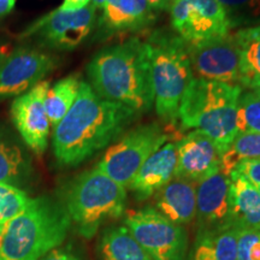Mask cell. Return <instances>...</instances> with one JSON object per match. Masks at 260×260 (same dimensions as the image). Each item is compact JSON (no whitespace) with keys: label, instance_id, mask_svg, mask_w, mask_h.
I'll use <instances>...</instances> for the list:
<instances>
[{"label":"cell","instance_id":"cell-27","mask_svg":"<svg viewBox=\"0 0 260 260\" xmlns=\"http://www.w3.org/2000/svg\"><path fill=\"white\" fill-rule=\"evenodd\" d=\"M225 11L230 29L260 23V0H217Z\"/></svg>","mask_w":260,"mask_h":260},{"label":"cell","instance_id":"cell-32","mask_svg":"<svg viewBox=\"0 0 260 260\" xmlns=\"http://www.w3.org/2000/svg\"><path fill=\"white\" fill-rule=\"evenodd\" d=\"M89 2L90 0H64L60 9L65 10V11H76V10H81L88 6Z\"/></svg>","mask_w":260,"mask_h":260},{"label":"cell","instance_id":"cell-29","mask_svg":"<svg viewBox=\"0 0 260 260\" xmlns=\"http://www.w3.org/2000/svg\"><path fill=\"white\" fill-rule=\"evenodd\" d=\"M236 260H260V229H241Z\"/></svg>","mask_w":260,"mask_h":260},{"label":"cell","instance_id":"cell-31","mask_svg":"<svg viewBox=\"0 0 260 260\" xmlns=\"http://www.w3.org/2000/svg\"><path fill=\"white\" fill-rule=\"evenodd\" d=\"M40 260H81L73 251L68 248H54L42 256Z\"/></svg>","mask_w":260,"mask_h":260},{"label":"cell","instance_id":"cell-13","mask_svg":"<svg viewBox=\"0 0 260 260\" xmlns=\"http://www.w3.org/2000/svg\"><path fill=\"white\" fill-rule=\"evenodd\" d=\"M50 83H38L29 92L21 94L11 106V116L16 128L28 147L37 154H42L47 148L50 121L45 109V99Z\"/></svg>","mask_w":260,"mask_h":260},{"label":"cell","instance_id":"cell-9","mask_svg":"<svg viewBox=\"0 0 260 260\" xmlns=\"http://www.w3.org/2000/svg\"><path fill=\"white\" fill-rule=\"evenodd\" d=\"M95 21V8L88 5L76 11L60 8L39 18L22 32L21 39L35 38L47 47L73 50L89 35Z\"/></svg>","mask_w":260,"mask_h":260},{"label":"cell","instance_id":"cell-20","mask_svg":"<svg viewBox=\"0 0 260 260\" xmlns=\"http://www.w3.org/2000/svg\"><path fill=\"white\" fill-rule=\"evenodd\" d=\"M239 228L198 232L187 260H236Z\"/></svg>","mask_w":260,"mask_h":260},{"label":"cell","instance_id":"cell-22","mask_svg":"<svg viewBox=\"0 0 260 260\" xmlns=\"http://www.w3.org/2000/svg\"><path fill=\"white\" fill-rule=\"evenodd\" d=\"M98 249L100 260H153L124 225L106 229Z\"/></svg>","mask_w":260,"mask_h":260},{"label":"cell","instance_id":"cell-10","mask_svg":"<svg viewBox=\"0 0 260 260\" xmlns=\"http://www.w3.org/2000/svg\"><path fill=\"white\" fill-rule=\"evenodd\" d=\"M194 79L239 84L240 53L235 34L187 44Z\"/></svg>","mask_w":260,"mask_h":260},{"label":"cell","instance_id":"cell-5","mask_svg":"<svg viewBox=\"0 0 260 260\" xmlns=\"http://www.w3.org/2000/svg\"><path fill=\"white\" fill-rule=\"evenodd\" d=\"M146 42L151 48L155 110L161 119L175 123L184 93L194 79L187 42L165 29L152 32Z\"/></svg>","mask_w":260,"mask_h":260},{"label":"cell","instance_id":"cell-7","mask_svg":"<svg viewBox=\"0 0 260 260\" xmlns=\"http://www.w3.org/2000/svg\"><path fill=\"white\" fill-rule=\"evenodd\" d=\"M167 140L168 135L157 123L136 126L107 149L96 168L116 183L128 188L140 168Z\"/></svg>","mask_w":260,"mask_h":260},{"label":"cell","instance_id":"cell-21","mask_svg":"<svg viewBox=\"0 0 260 260\" xmlns=\"http://www.w3.org/2000/svg\"><path fill=\"white\" fill-rule=\"evenodd\" d=\"M240 53L239 86L260 88V24L235 32Z\"/></svg>","mask_w":260,"mask_h":260},{"label":"cell","instance_id":"cell-1","mask_svg":"<svg viewBox=\"0 0 260 260\" xmlns=\"http://www.w3.org/2000/svg\"><path fill=\"white\" fill-rule=\"evenodd\" d=\"M138 117L128 107L103 99L81 81L76 100L53 134V151L63 167H76L105 148Z\"/></svg>","mask_w":260,"mask_h":260},{"label":"cell","instance_id":"cell-4","mask_svg":"<svg viewBox=\"0 0 260 260\" xmlns=\"http://www.w3.org/2000/svg\"><path fill=\"white\" fill-rule=\"evenodd\" d=\"M242 87L193 79L182 99L178 118L184 128L199 130L224 153L237 135V105Z\"/></svg>","mask_w":260,"mask_h":260},{"label":"cell","instance_id":"cell-15","mask_svg":"<svg viewBox=\"0 0 260 260\" xmlns=\"http://www.w3.org/2000/svg\"><path fill=\"white\" fill-rule=\"evenodd\" d=\"M229 176L218 170L197 183L198 232L232 228L229 212Z\"/></svg>","mask_w":260,"mask_h":260},{"label":"cell","instance_id":"cell-30","mask_svg":"<svg viewBox=\"0 0 260 260\" xmlns=\"http://www.w3.org/2000/svg\"><path fill=\"white\" fill-rule=\"evenodd\" d=\"M233 171L242 175L254 187L260 186V158L246 159V160L240 161Z\"/></svg>","mask_w":260,"mask_h":260},{"label":"cell","instance_id":"cell-17","mask_svg":"<svg viewBox=\"0 0 260 260\" xmlns=\"http://www.w3.org/2000/svg\"><path fill=\"white\" fill-rule=\"evenodd\" d=\"M154 209L178 225L189 224L197 213V183L172 177L154 194Z\"/></svg>","mask_w":260,"mask_h":260},{"label":"cell","instance_id":"cell-34","mask_svg":"<svg viewBox=\"0 0 260 260\" xmlns=\"http://www.w3.org/2000/svg\"><path fill=\"white\" fill-rule=\"evenodd\" d=\"M16 0H0V18H3L15 8Z\"/></svg>","mask_w":260,"mask_h":260},{"label":"cell","instance_id":"cell-19","mask_svg":"<svg viewBox=\"0 0 260 260\" xmlns=\"http://www.w3.org/2000/svg\"><path fill=\"white\" fill-rule=\"evenodd\" d=\"M102 25L106 31H139L155 21L147 0H106Z\"/></svg>","mask_w":260,"mask_h":260},{"label":"cell","instance_id":"cell-24","mask_svg":"<svg viewBox=\"0 0 260 260\" xmlns=\"http://www.w3.org/2000/svg\"><path fill=\"white\" fill-rule=\"evenodd\" d=\"M28 171L27 159L23 151L8 135L0 129V182L16 183L24 177Z\"/></svg>","mask_w":260,"mask_h":260},{"label":"cell","instance_id":"cell-14","mask_svg":"<svg viewBox=\"0 0 260 260\" xmlns=\"http://www.w3.org/2000/svg\"><path fill=\"white\" fill-rule=\"evenodd\" d=\"M177 164L174 177L199 183L220 170L222 153L206 134L194 130L176 144Z\"/></svg>","mask_w":260,"mask_h":260},{"label":"cell","instance_id":"cell-12","mask_svg":"<svg viewBox=\"0 0 260 260\" xmlns=\"http://www.w3.org/2000/svg\"><path fill=\"white\" fill-rule=\"evenodd\" d=\"M57 59L34 48L19 47L0 67V100L21 95L56 68Z\"/></svg>","mask_w":260,"mask_h":260},{"label":"cell","instance_id":"cell-26","mask_svg":"<svg viewBox=\"0 0 260 260\" xmlns=\"http://www.w3.org/2000/svg\"><path fill=\"white\" fill-rule=\"evenodd\" d=\"M236 125L239 133L260 134V88L241 93L237 105Z\"/></svg>","mask_w":260,"mask_h":260},{"label":"cell","instance_id":"cell-16","mask_svg":"<svg viewBox=\"0 0 260 260\" xmlns=\"http://www.w3.org/2000/svg\"><path fill=\"white\" fill-rule=\"evenodd\" d=\"M177 164L176 144H165L144 162L128 188L135 199L144 201L161 189L174 177Z\"/></svg>","mask_w":260,"mask_h":260},{"label":"cell","instance_id":"cell-2","mask_svg":"<svg viewBox=\"0 0 260 260\" xmlns=\"http://www.w3.org/2000/svg\"><path fill=\"white\" fill-rule=\"evenodd\" d=\"M87 75L89 86L103 99L136 113L153 105L151 48L139 38L98 52L87 67Z\"/></svg>","mask_w":260,"mask_h":260},{"label":"cell","instance_id":"cell-38","mask_svg":"<svg viewBox=\"0 0 260 260\" xmlns=\"http://www.w3.org/2000/svg\"><path fill=\"white\" fill-rule=\"evenodd\" d=\"M256 189H258V191H259V194H260V186H259V187H256Z\"/></svg>","mask_w":260,"mask_h":260},{"label":"cell","instance_id":"cell-6","mask_svg":"<svg viewBox=\"0 0 260 260\" xmlns=\"http://www.w3.org/2000/svg\"><path fill=\"white\" fill-rule=\"evenodd\" d=\"M125 204V188L95 167L71 182L64 206L80 235L92 239L103 223L122 216Z\"/></svg>","mask_w":260,"mask_h":260},{"label":"cell","instance_id":"cell-28","mask_svg":"<svg viewBox=\"0 0 260 260\" xmlns=\"http://www.w3.org/2000/svg\"><path fill=\"white\" fill-rule=\"evenodd\" d=\"M28 201V195L23 190L12 184L0 182V217L3 223H8L10 219L22 212Z\"/></svg>","mask_w":260,"mask_h":260},{"label":"cell","instance_id":"cell-25","mask_svg":"<svg viewBox=\"0 0 260 260\" xmlns=\"http://www.w3.org/2000/svg\"><path fill=\"white\" fill-rule=\"evenodd\" d=\"M255 158H260L259 133H237L235 139L220 157V170L229 176L240 161Z\"/></svg>","mask_w":260,"mask_h":260},{"label":"cell","instance_id":"cell-36","mask_svg":"<svg viewBox=\"0 0 260 260\" xmlns=\"http://www.w3.org/2000/svg\"><path fill=\"white\" fill-rule=\"evenodd\" d=\"M106 0H93V6L94 8H104V5H105Z\"/></svg>","mask_w":260,"mask_h":260},{"label":"cell","instance_id":"cell-33","mask_svg":"<svg viewBox=\"0 0 260 260\" xmlns=\"http://www.w3.org/2000/svg\"><path fill=\"white\" fill-rule=\"evenodd\" d=\"M147 3L151 6V9L154 12L157 11H167L170 10L171 6V0H147Z\"/></svg>","mask_w":260,"mask_h":260},{"label":"cell","instance_id":"cell-3","mask_svg":"<svg viewBox=\"0 0 260 260\" xmlns=\"http://www.w3.org/2000/svg\"><path fill=\"white\" fill-rule=\"evenodd\" d=\"M71 226L64 205L48 197L29 199L4 225L0 260H40L58 248Z\"/></svg>","mask_w":260,"mask_h":260},{"label":"cell","instance_id":"cell-37","mask_svg":"<svg viewBox=\"0 0 260 260\" xmlns=\"http://www.w3.org/2000/svg\"><path fill=\"white\" fill-rule=\"evenodd\" d=\"M4 225L5 224H0V252H2V242H3V234H4Z\"/></svg>","mask_w":260,"mask_h":260},{"label":"cell","instance_id":"cell-8","mask_svg":"<svg viewBox=\"0 0 260 260\" xmlns=\"http://www.w3.org/2000/svg\"><path fill=\"white\" fill-rule=\"evenodd\" d=\"M153 260H187L188 234L154 207L128 210L124 224Z\"/></svg>","mask_w":260,"mask_h":260},{"label":"cell","instance_id":"cell-23","mask_svg":"<svg viewBox=\"0 0 260 260\" xmlns=\"http://www.w3.org/2000/svg\"><path fill=\"white\" fill-rule=\"evenodd\" d=\"M80 86L81 81L79 77L68 76L58 81L47 90L45 109H46L48 121L52 125L56 126L69 111L76 100Z\"/></svg>","mask_w":260,"mask_h":260},{"label":"cell","instance_id":"cell-35","mask_svg":"<svg viewBox=\"0 0 260 260\" xmlns=\"http://www.w3.org/2000/svg\"><path fill=\"white\" fill-rule=\"evenodd\" d=\"M8 56H9L8 48L5 46H0V67H2V64L4 63V60L8 58Z\"/></svg>","mask_w":260,"mask_h":260},{"label":"cell","instance_id":"cell-18","mask_svg":"<svg viewBox=\"0 0 260 260\" xmlns=\"http://www.w3.org/2000/svg\"><path fill=\"white\" fill-rule=\"evenodd\" d=\"M230 223L239 229H260V194L239 172L229 175Z\"/></svg>","mask_w":260,"mask_h":260},{"label":"cell","instance_id":"cell-11","mask_svg":"<svg viewBox=\"0 0 260 260\" xmlns=\"http://www.w3.org/2000/svg\"><path fill=\"white\" fill-rule=\"evenodd\" d=\"M171 24L187 44L229 34L225 11L217 0H175L171 3Z\"/></svg>","mask_w":260,"mask_h":260},{"label":"cell","instance_id":"cell-39","mask_svg":"<svg viewBox=\"0 0 260 260\" xmlns=\"http://www.w3.org/2000/svg\"><path fill=\"white\" fill-rule=\"evenodd\" d=\"M171 2H175V0H171Z\"/></svg>","mask_w":260,"mask_h":260}]
</instances>
